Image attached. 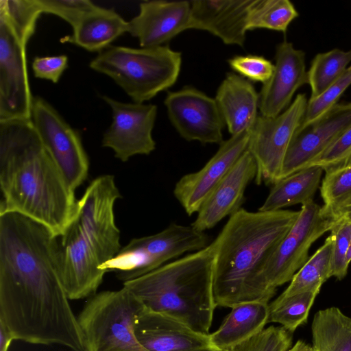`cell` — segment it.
Here are the masks:
<instances>
[{
  "instance_id": "cell-1",
  "label": "cell",
  "mask_w": 351,
  "mask_h": 351,
  "mask_svg": "<svg viewBox=\"0 0 351 351\" xmlns=\"http://www.w3.org/2000/svg\"><path fill=\"white\" fill-rule=\"evenodd\" d=\"M58 237L16 213H0V322L15 340L84 351L62 283Z\"/></svg>"
},
{
  "instance_id": "cell-2",
  "label": "cell",
  "mask_w": 351,
  "mask_h": 351,
  "mask_svg": "<svg viewBox=\"0 0 351 351\" xmlns=\"http://www.w3.org/2000/svg\"><path fill=\"white\" fill-rule=\"evenodd\" d=\"M0 213L12 212L59 237L76 206L74 191L30 119L0 121Z\"/></svg>"
},
{
  "instance_id": "cell-3",
  "label": "cell",
  "mask_w": 351,
  "mask_h": 351,
  "mask_svg": "<svg viewBox=\"0 0 351 351\" xmlns=\"http://www.w3.org/2000/svg\"><path fill=\"white\" fill-rule=\"evenodd\" d=\"M300 211H248L230 216L217 238L213 295L217 306L232 308L249 302H267L274 296L265 271L276 247Z\"/></svg>"
},
{
  "instance_id": "cell-4",
  "label": "cell",
  "mask_w": 351,
  "mask_h": 351,
  "mask_svg": "<svg viewBox=\"0 0 351 351\" xmlns=\"http://www.w3.org/2000/svg\"><path fill=\"white\" fill-rule=\"evenodd\" d=\"M121 197L114 177L106 174L94 179L77 201L58 241L62 280L69 300L95 294L106 273L100 267L121 250L114 213Z\"/></svg>"
},
{
  "instance_id": "cell-5",
  "label": "cell",
  "mask_w": 351,
  "mask_h": 351,
  "mask_svg": "<svg viewBox=\"0 0 351 351\" xmlns=\"http://www.w3.org/2000/svg\"><path fill=\"white\" fill-rule=\"evenodd\" d=\"M215 251L214 240L202 250L124 282L123 287L145 308L209 335L217 307L213 287Z\"/></svg>"
},
{
  "instance_id": "cell-6",
  "label": "cell",
  "mask_w": 351,
  "mask_h": 351,
  "mask_svg": "<svg viewBox=\"0 0 351 351\" xmlns=\"http://www.w3.org/2000/svg\"><path fill=\"white\" fill-rule=\"evenodd\" d=\"M181 64V53L169 45H110L99 53L89 66L112 79L133 102L143 104L176 83Z\"/></svg>"
},
{
  "instance_id": "cell-7",
  "label": "cell",
  "mask_w": 351,
  "mask_h": 351,
  "mask_svg": "<svg viewBox=\"0 0 351 351\" xmlns=\"http://www.w3.org/2000/svg\"><path fill=\"white\" fill-rule=\"evenodd\" d=\"M143 307L124 287L92 295L77 316L84 351H149L135 333L136 321Z\"/></svg>"
},
{
  "instance_id": "cell-8",
  "label": "cell",
  "mask_w": 351,
  "mask_h": 351,
  "mask_svg": "<svg viewBox=\"0 0 351 351\" xmlns=\"http://www.w3.org/2000/svg\"><path fill=\"white\" fill-rule=\"evenodd\" d=\"M205 232L191 226L171 223L162 231L132 239L100 269L115 271L123 282L143 276L168 261L187 252L202 250L209 245Z\"/></svg>"
},
{
  "instance_id": "cell-9",
  "label": "cell",
  "mask_w": 351,
  "mask_h": 351,
  "mask_svg": "<svg viewBox=\"0 0 351 351\" xmlns=\"http://www.w3.org/2000/svg\"><path fill=\"white\" fill-rule=\"evenodd\" d=\"M36 25L0 12V121L31 119L26 47Z\"/></svg>"
},
{
  "instance_id": "cell-10",
  "label": "cell",
  "mask_w": 351,
  "mask_h": 351,
  "mask_svg": "<svg viewBox=\"0 0 351 351\" xmlns=\"http://www.w3.org/2000/svg\"><path fill=\"white\" fill-rule=\"evenodd\" d=\"M308 101L305 94H298L279 115L258 116L247 145L256 164L257 184L273 186L280 180L285 156L302 124Z\"/></svg>"
},
{
  "instance_id": "cell-11",
  "label": "cell",
  "mask_w": 351,
  "mask_h": 351,
  "mask_svg": "<svg viewBox=\"0 0 351 351\" xmlns=\"http://www.w3.org/2000/svg\"><path fill=\"white\" fill-rule=\"evenodd\" d=\"M31 120L43 145L75 191L86 180L89 169L80 133L40 96L33 98Z\"/></svg>"
},
{
  "instance_id": "cell-12",
  "label": "cell",
  "mask_w": 351,
  "mask_h": 351,
  "mask_svg": "<svg viewBox=\"0 0 351 351\" xmlns=\"http://www.w3.org/2000/svg\"><path fill=\"white\" fill-rule=\"evenodd\" d=\"M295 223L280 241L267 266L269 285L276 289L291 280L309 258L313 243L330 231L338 218L313 201L302 205Z\"/></svg>"
},
{
  "instance_id": "cell-13",
  "label": "cell",
  "mask_w": 351,
  "mask_h": 351,
  "mask_svg": "<svg viewBox=\"0 0 351 351\" xmlns=\"http://www.w3.org/2000/svg\"><path fill=\"white\" fill-rule=\"evenodd\" d=\"M102 99L112 110V121L103 134L101 145L111 149L114 157L127 162L136 155H149L156 148L152 130L157 106L144 103H125L108 96Z\"/></svg>"
},
{
  "instance_id": "cell-14",
  "label": "cell",
  "mask_w": 351,
  "mask_h": 351,
  "mask_svg": "<svg viewBox=\"0 0 351 351\" xmlns=\"http://www.w3.org/2000/svg\"><path fill=\"white\" fill-rule=\"evenodd\" d=\"M164 104L170 122L186 141L219 145L223 141L225 123L214 98L185 86L168 92Z\"/></svg>"
},
{
  "instance_id": "cell-15",
  "label": "cell",
  "mask_w": 351,
  "mask_h": 351,
  "mask_svg": "<svg viewBox=\"0 0 351 351\" xmlns=\"http://www.w3.org/2000/svg\"><path fill=\"white\" fill-rule=\"evenodd\" d=\"M250 130L223 141L217 152L199 171L182 176L173 195L189 215L197 213L203 203L247 149Z\"/></svg>"
},
{
  "instance_id": "cell-16",
  "label": "cell",
  "mask_w": 351,
  "mask_h": 351,
  "mask_svg": "<svg viewBox=\"0 0 351 351\" xmlns=\"http://www.w3.org/2000/svg\"><path fill=\"white\" fill-rule=\"evenodd\" d=\"M350 127L351 101L337 104L321 119L299 130L285 156L280 179L307 167Z\"/></svg>"
},
{
  "instance_id": "cell-17",
  "label": "cell",
  "mask_w": 351,
  "mask_h": 351,
  "mask_svg": "<svg viewBox=\"0 0 351 351\" xmlns=\"http://www.w3.org/2000/svg\"><path fill=\"white\" fill-rule=\"evenodd\" d=\"M305 84H308L305 53L284 40L276 47L273 73L259 93L261 115L273 117L281 114Z\"/></svg>"
},
{
  "instance_id": "cell-18",
  "label": "cell",
  "mask_w": 351,
  "mask_h": 351,
  "mask_svg": "<svg viewBox=\"0 0 351 351\" xmlns=\"http://www.w3.org/2000/svg\"><path fill=\"white\" fill-rule=\"evenodd\" d=\"M256 171L255 160L247 149L203 203L191 226L205 232L240 210L245 189L255 180Z\"/></svg>"
},
{
  "instance_id": "cell-19",
  "label": "cell",
  "mask_w": 351,
  "mask_h": 351,
  "mask_svg": "<svg viewBox=\"0 0 351 351\" xmlns=\"http://www.w3.org/2000/svg\"><path fill=\"white\" fill-rule=\"evenodd\" d=\"M140 343L149 351H218L209 335L164 313L143 308L135 324Z\"/></svg>"
},
{
  "instance_id": "cell-20",
  "label": "cell",
  "mask_w": 351,
  "mask_h": 351,
  "mask_svg": "<svg viewBox=\"0 0 351 351\" xmlns=\"http://www.w3.org/2000/svg\"><path fill=\"white\" fill-rule=\"evenodd\" d=\"M190 21L189 1H143L138 14L128 21V33L141 47L162 46L190 29Z\"/></svg>"
},
{
  "instance_id": "cell-21",
  "label": "cell",
  "mask_w": 351,
  "mask_h": 351,
  "mask_svg": "<svg viewBox=\"0 0 351 351\" xmlns=\"http://www.w3.org/2000/svg\"><path fill=\"white\" fill-rule=\"evenodd\" d=\"M254 0L191 1L190 29L207 31L226 45H244Z\"/></svg>"
},
{
  "instance_id": "cell-22",
  "label": "cell",
  "mask_w": 351,
  "mask_h": 351,
  "mask_svg": "<svg viewBox=\"0 0 351 351\" xmlns=\"http://www.w3.org/2000/svg\"><path fill=\"white\" fill-rule=\"evenodd\" d=\"M215 99L232 136L252 128L258 117L259 94L248 80L233 72L227 73Z\"/></svg>"
},
{
  "instance_id": "cell-23",
  "label": "cell",
  "mask_w": 351,
  "mask_h": 351,
  "mask_svg": "<svg viewBox=\"0 0 351 351\" xmlns=\"http://www.w3.org/2000/svg\"><path fill=\"white\" fill-rule=\"evenodd\" d=\"M269 302H249L231 308L219 328L209 334L218 350L235 347L265 329L269 315Z\"/></svg>"
},
{
  "instance_id": "cell-24",
  "label": "cell",
  "mask_w": 351,
  "mask_h": 351,
  "mask_svg": "<svg viewBox=\"0 0 351 351\" xmlns=\"http://www.w3.org/2000/svg\"><path fill=\"white\" fill-rule=\"evenodd\" d=\"M129 32V22L114 10L96 5L73 28L64 40L88 51H104L119 37Z\"/></svg>"
},
{
  "instance_id": "cell-25",
  "label": "cell",
  "mask_w": 351,
  "mask_h": 351,
  "mask_svg": "<svg viewBox=\"0 0 351 351\" xmlns=\"http://www.w3.org/2000/svg\"><path fill=\"white\" fill-rule=\"evenodd\" d=\"M324 170L311 166L296 171L275 183L258 208L260 211H275L313 201L319 186Z\"/></svg>"
},
{
  "instance_id": "cell-26",
  "label": "cell",
  "mask_w": 351,
  "mask_h": 351,
  "mask_svg": "<svg viewBox=\"0 0 351 351\" xmlns=\"http://www.w3.org/2000/svg\"><path fill=\"white\" fill-rule=\"evenodd\" d=\"M311 332L315 351H351V317L337 307L318 311Z\"/></svg>"
},
{
  "instance_id": "cell-27",
  "label": "cell",
  "mask_w": 351,
  "mask_h": 351,
  "mask_svg": "<svg viewBox=\"0 0 351 351\" xmlns=\"http://www.w3.org/2000/svg\"><path fill=\"white\" fill-rule=\"evenodd\" d=\"M333 238L330 235L324 244L296 272L287 289L279 295L285 298L295 294L319 291L322 285L332 274Z\"/></svg>"
},
{
  "instance_id": "cell-28",
  "label": "cell",
  "mask_w": 351,
  "mask_h": 351,
  "mask_svg": "<svg viewBox=\"0 0 351 351\" xmlns=\"http://www.w3.org/2000/svg\"><path fill=\"white\" fill-rule=\"evenodd\" d=\"M351 62V49L343 51L333 49L317 53L311 60L307 71L308 84L311 87V97L319 96L332 83L337 80Z\"/></svg>"
},
{
  "instance_id": "cell-29",
  "label": "cell",
  "mask_w": 351,
  "mask_h": 351,
  "mask_svg": "<svg viewBox=\"0 0 351 351\" xmlns=\"http://www.w3.org/2000/svg\"><path fill=\"white\" fill-rule=\"evenodd\" d=\"M298 16V11L289 0H254L248 29H267L285 33Z\"/></svg>"
},
{
  "instance_id": "cell-30",
  "label": "cell",
  "mask_w": 351,
  "mask_h": 351,
  "mask_svg": "<svg viewBox=\"0 0 351 351\" xmlns=\"http://www.w3.org/2000/svg\"><path fill=\"white\" fill-rule=\"evenodd\" d=\"M319 292L308 291L285 298L278 296L269 304L268 323L280 324L293 332L299 326L306 322L310 308Z\"/></svg>"
},
{
  "instance_id": "cell-31",
  "label": "cell",
  "mask_w": 351,
  "mask_h": 351,
  "mask_svg": "<svg viewBox=\"0 0 351 351\" xmlns=\"http://www.w3.org/2000/svg\"><path fill=\"white\" fill-rule=\"evenodd\" d=\"M320 193L324 202L322 208L336 217L337 209L351 197V164L325 172Z\"/></svg>"
},
{
  "instance_id": "cell-32",
  "label": "cell",
  "mask_w": 351,
  "mask_h": 351,
  "mask_svg": "<svg viewBox=\"0 0 351 351\" xmlns=\"http://www.w3.org/2000/svg\"><path fill=\"white\" fill-rule=\"evenodd\" d=\"M350 85L351 65L319 96L308 99L305 116L299 130L306 128L324 117L338 104L339 99Z\"/></svg>"
},
{
  "instance_id": "cell-33",
  "label": "cell",
  "mask_w": 351,
  "mask_h": 351,
  "mask_svg": "<svg viewBox=\"0 0 351 351\" xmlns=\"http://www.w3.org/2000/svg\"><path fill=\"white\" fill-rule=\"evenodd\" d=\"M292 339L293 332L283 326H270L234 348L218 351H287Z\"/></svg>"
},
{
  "instance_id": "cell-34",
  "label": "cell",
  "mask_w": 351,
  "mask_h": 351,
  "mask_svg": "<svg viewBox=\"0 0 351 351\" xmlns=\"http://www.w3.org/2000/svg\"><path fill=\"white\" fill-rule=\"evenodd\" d=\"M42 13L55 14L74 28L97 5L89 0H36Z\"/></svg>"
},
{
  "instance_id": "cell-35",
  "label": "cell",
  "mask_w": 351,
  "mask_h": 351,
  "mask_svg": "<svg viewBox=\"0 0 351 351\" xmlns=\"http://www.w3.org/2000/svg\"><path fill=\"white\" fill-rule=\"evenodd\" d=\"M330 232L333 238L332 274L340 280L346 276L349 266L346 263V256L349 247L350 223L343 217H338Z\"/></svg>"
},
{
  "instance_id": "cell-36",
  "label": "cell",
  "mask_w": 351,
  "mask_h": 351,
  "mask_svg": "<svg viewBox=\"0 0 351 351\" xmlns=\"http://www.w3.org/2000/svg\"><path fill=\"white\" fill-rule=\"evenodd\" d=\"M230 68L243 77L263 84L271 77L274 64L263 56H236L228 60Z\"/></svg>"
},
{
  "instance_id": "cell-37",
  "label": "cell",
  "mask_w": 351,
  "mask_h": 351,
  "mask_svg": "<svg viewBox=\"0 0 351 351\" xmlns=\"http://www.w3.org/2000/svg\"><path fill=\"white\" fill-rule=\"evenodd\" d=\"M350 164H351V127L307 167L319 166L324 172H327Z\"/></svg>"
},
{
  "instance_id": "cell-38",
  "label": "cell",
  "mask_w": 351,
  "mask_h": 351,
  "mask_svg": "<svg viewBox=\"0 0 351 351\" xmlns=\"http://www.w3.org/2000/svg\"><path fill=\"white\" fill-rule=\"evenodd\" d=\"M68 67V57L66 55L53 56H36L34 58L32 68L34 76L57 83Z\"/></svg>"
},
{
  "instance_id": "cell-39",
  "label": "cell",
  "mask_w": 351,
  "mask_h": 351,
  "mask_svg": "<svg viewBox=\"0 0 351 351\" xmlns=\"http://www.w3.org/2000/svg\"><path fill=\"white\" fill-rule=\"evenodd\" d=\"M13 340H15L12 332L1 322H0V351H8Z\"/></svg>"
},
{
  "instance_id": "cell-40",
  "label": "cell",
  "mask_w": 351,
  "mask_h": 351,
  "mask_svg": "<svg viewBox=\"0 0 351 351\" xmlns=\"http://www.w3.org/2000/svg\"><path fill=\"white\" fill-rule=\"evenodd\" d=\"M335 216L338 217H343L351 221V197H350L336 211Z\"/></svg>"
},
{
  "instance_id": "cell-41",
  "label": "cell",
  "mask_w": 351,
  "mask_h": 351,
  "mask_svg": "<svg viewBox=\"0 0 351 351\" xmlns=\"http://www.w3.org/2000/svg\"><path fill=\"white\" fill-rule=\"evenodd\" d=\"M287 351H315L313 346L306 343L302 340H298Z\"/></svg>"
},
{
  "instance_id": "cell-42",
  "label": "cell",
  "mask_w": 351,
  "mask_h": 351,
  "mask_svg": "<svg viewBox=\"0 0 351 351\" xmlns=\"http://www.w3.org/2000/svg\"><path fill=\"white\" fill-rule=\"evenodd\" d=\"M350 223V241H349V247L346 256V263L349 265L350 263L351 262V221Z\"/></svg>"
}]
</instances>
